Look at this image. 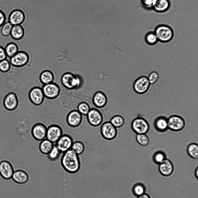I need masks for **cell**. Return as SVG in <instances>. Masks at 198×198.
Masks as SVG:
<instances>
[{"label": "cell", "instance_id": "obj_39", "mask_svg": "<svg viewBox=\"0 0 198 198\" xmlns=\"http://www.w3.org/2000/svg\"><path fill=\"white\" fill-rule=\"evenodd\" d=\"M11 64L7 58L0 61V71L2 73L8 72L10 69Z\"/></svg>", "mask_w": 198, "mask_h": 198}, {"label": "cell", "instance_id": "obj_18", "mask_svg": "<svg viewBox=\"0 0 198 198\" xmlns=\"http://www.w3.org/2000/svg\"><path fill=\"white\" fill-rule=\"evenodd\" d=\"M47 128L44 124L38 123L32 127L31 134L34 139L41 141L46 138Z\"/></svg>", "mask_w": 198, "mask_h": 198}, {"label": "cell", "instance_id": "obj_7", "mask_svg": "<svg viewBox=\"0 0 198 198\" xmlns=\"http://www.w3.org/2000/svg\"><path fill=\"white\" fill-rule=\"evenodd\" d=\"M100 131L102 137L107 140H114L118 135L117 129L110 121L104 122L101 125Z\"/></svg>", "mask_w": 198, "mask_h": 198}, {"label": "cell", "instance_id": "obj_40", "mask_svg": "<svg viewBox=\"0 0 198 198\" xmlns=\"http://www.w3.org/2000/svg\"><path fill=\"white\" fill-rule=\"evenodd\" d=\"M147 77L150 84L154 85L158 81L160 75L158 72L154 71L150 73Z\"/></svg>", "mask_w": 198, "mask_h": 198}, {"label": "cell", "instance_id": "obj_9", "mask_svg": "<svg viewBox=\"0 0 198 198\" xmlns=\"http://www.w3.org/2000/svg\"><path fill=\"white\" fill-rule=\"evenodd\" d=\"M131 127L133 131L137 134H146L149 130L150 126L145 119L138 116L132 121Z\"/></svg>", "mask_w": 198, "mask_h": 198}, {"label": "cell", "instance_id": "obj_28", "mask_svg": "<svg viewBox=\"0 0 198 198\" xmlns=\"http://www.w3.org/2000/svg\"><path fill=\"white\" fill-rule=\"evenodd\" d=\"M54 144L46 138L41 141L39 145V150L43 154L47 155L51 151Z\"/></svg>", "mask_w": 198, "mask_h": 198}, {"label": "cell", "instance_id": "obj_17", "mask_svg": "<svg viewBox=\"0 0 198 198\" xmlns=\"http://www.w3.org/2000/svg\"><path fill=\"white\" fill-rule=\"evenodd\" d=\"M92 103L94 107L99 109H102L108 104V100L107 95L103 92L98 91L92 97Z\"/></svg>", "mask_w": 198, "mask_h": 198}, {"label": "cell", "instance_id": "obj_4", "mask_svg": "<svg viewBox=\"0 0 198 198\" xmlns=\"http://www.w3.org/2000/svg\"><path fill=\"white\" fill-rule=\"evenodd\" d=\"M154 32L159 42L167 43L173 39L174 33L173 29L169 26L164 24L158 25L155 27Z\"/></svg>", "mask_w": 198, "mask_h": 198}, {"label": "cell", "instance_id": "obj_21", "mask_svg": "<svg viewBox=\"0 0 198 198\" xmlns=\"http://www.w3.org/2000/svg\"><path fill=\"white\" fill-rule=\"evenodd\" d=\"M12 178L15 182L22 185L28 181L29 176L26 171L20 169L14 171Z\"/></svg>", "mask_w": 198, "mask_h": 198}, {"label": "cell", "instance_id": "obj_32", "mask_svg": "<svg viewBox=\"0 0 198 198\" xmlns=\"http://www.w3.org/2000/svg\"><path fill=\"white\" fill-rule=\"evenodd\" d=\"M188 155L192 158L196 159L198 158V145L195 143L190 144L187 148Z\"/></svg>", "mask_w": 198, "mask_h": 198}, {"label": "cell", "instance_id": "obj_37", "mask_svg": "<svg viewBox=\"0 0 198 198\" xmlns=\"http://www.w3.org/2000/svg\"><path fill=\"white\" fill-rule=\"evenodd\" d=\"M13 25L9 21L6 22L1 27V33L4 36L10 35Z\"/></svg>", "mask_w": 198, "mask_h": 198}, {"label": "cell", "instance_id": "obj_31", "mask_svg": "<svg viewBox=\"0 0 198 198\" xmlns=\"http://www.w3.org/2000/svg\"><path fill=\"white\" fill-rule=\"evenodd\" d=\"M71 149L79 156L83 154L86 150V146L84 143L80 141L74 142Z\"/></svg>", "mask_w": 198, "mask_h": 198}, {"label": "cell", "instance_id": "obj_23", "mask_svg": "<svg viewBox=\"0 0 198 198\" xmlns=\"http://www.w3.org/2000/svg\"><path fill=\"white\" fill-rule=\"evenodd\" d=\"M171 6L170 0H154L152 9L157 12L162 13L168 10Z\"/></svg>", "mask_w": 198, "mask_h": 198}, {"label": "cell", "instance_id": "obj_29", "mask_svg": "<svg viewBox=\"0 0 198 198\" xmlns=\"http://www.w3.org/2000/svg\"><path fill=\"white\" fill-rule=\"evenodd\" d=\"M110 122L116 128H119L123 127L126 123V120L123 116L116 115L110 119Z\"/></svg>", "mask_w": 198, "mask_h": 198}, {"label": "cell", "instance_id": "obj_1", "mask_svg": "<svg viewBox=\"0 0 198 198\" xmlns=\"http://www.w3.org/2000/svg\"><path fill=\"white\" fill-rule=\"evenodd\" d=\"M61 91L59 97L63 107L69 111L77 109L78 104L81 102H87L91 108L94 107L92 102V97L81 94L75 90H69L65 88Z\"/></svg>", "mask_w": 198, "mask_h": 198}, {"label": "cell", "instance_id": "obj_26", "mask_svg": "<svg viewBox=\"0 0 198 198\" xmlns=\"http://www.w3.org/2000/svg\"><path fill=\"white\" fill-rule=\"evenodd\" d=\"M55 78V75L53 72L48 69L43 71L39 76L40 82L43 85L54 82Z\"/></svg>", "mask_w": 198, "mask_h": 198}, {"label": "cell", "instance_id": "obj_36", "mask_svg": "<svg viewBox=\"0 0 198 198\" xmlns=\"http://www.w3.org/2000/svg\"><path fill=\"white\" fill-rule=\"evenodd\" d=\"M136 140L138 143L143 146H146L150 142L148 136L145 134H137Z\"/></svg>", "mask_w": 198, "mask_h": 198}, {"label": "cell", "instance_id": "obj_30", "mask_svg": "<svg viewBox=\"0 0 198 198\" xmlns=\"http://www.w3.org/2000/svg\"><path fill=\"white\" fill-rule=\"evenodd\" d=\"M144 41L146 44L150 46L156 45L159 42L154 32L152 31L146 33L144 36Z\"/></svg>", "mask_w": 198, "mask_h": 198}, {"label": "cell", "instance_id": "obj_35", "mask_svg": "<svg viewBox=\"0 0 198 198\" xmlns=\"http://www.w3.org/2000/svg\"><path fill=\"white\" fill-rule=\"evenodd\" d=\"M146 190V187L143 184L137 183L133 186L132 191L134 195L138 197L144 194Z\"/></svg>", "mask_w": 198, "mask_h": 198}, {"label": "cell", "instance_id": "obj_8", "mask_svg": "<svg viewBox=\"0 0 198 198\" xmlns=\"http://www.w3.org/2000/svg\"><path fill=\"white\" fill-rule=\"evenodd\" d=\"M151 85L147 77L142 75L135 80L133 84V88L136 93L143 94L149 91Z\"/></svg>", "mask_w": 198, "mask_h": 198}, {"label": "cell", "instance_id": "obj_33", "mask_svg": "<svg viewBox=\"0 0 198 198\" xmlns=\"http://www.w3.org/2000/svg\"><path fill=\"white\" fill-rule=\"evenodd\" d=\"M61 154L55 144L51 151L47 155V157L49 161H54L59 158Z\"/></svg>", "mask_w": 198, "mask_h": 198}, {"label": "cell", "instance_id": "obj_19", "mask_svg": "<svg viewBox=\"0 0 198 198\" xmlns=\"http://www.w3.org/2000/svg\"><path fill=\"white\" fill-rule=\"evenodd\" d=\"M26 17L25 13L23 10L17 9L10 13L9 16L8 21L13 26L21 25L25 21Z\"/></svg>", "mask_w": 198, "mask_h": 198}, {"label": "cell", "instance_id": "obj_10", "mask_svg": "<svg viewBox=\"0 0 198 198\" xmlns=\"http://www.w3.org/2000/svg\"><path fill=\"white\" fill-rule=\"evenodd\" d=\"M28 96L31 102L37 106L41 105L45 98L42 88L38 86L34 87L30 89Z\"/></svg>", "mask_w": 198, "mask_h": 198}, {"label": "cell", "instance_id": "obj_12", "mask_svg": "<svg viewBox=\"0 0 198 198\" xmlns=\"http://www.w3.org/2000/svg\"><path fill=\"white\" fill-rule=\"evenodd\" d=\"M168 129L174 132H179L185 127V121L181 117L173 115L167 118Z\"/></svg>", "mask_w": 198, "mask_h": 198}, {"label": "cell", "instance_id": "obj_45", "mask_svg": "<svg viewBox=\"0 0 198 198\" xmlns=\"http://www.w3.org/2000/svg\"><path fill=\"white\" fill-rule=\"evenodd\" d=\"M195 175L196 178L198 179V168H196L195 171Z\"/></svg>", "mask_w": 198, "mask_h": 198}, {"label": "cell", "instance_id": "obj_22", "mask_svg": "<svg viewBox=\"0 0 198 198\" xmlns=\"http://www.w3.org/2000/svg\"><path fill=\"white\" fill-rule=\"evenodd\" d=\"M159 165V170L162 175L167 177L172 174L174 170V165L169 159L166 158Z\"/></svg>", "mask_w": 198, "mask_h": 198}, {"label": "cell", "instance_id": "obj_25", "mask_svg": "<svg viewBox=\"0 0 198 198\" xmlns=\"http://www.w3.org/2000/svg\"><path fill=\"white\" fill-rule=\"evenodd\" d=\"M154 126L156 130L159 132H166L168 129L167 118L163 116L157 117L154 121Z\"/></svg>", "mask_w": 198, "mask_h": 198}, {"label": "cell", "instance_id": "obj_27", "mask_svg": "<svg viewBox=\"0 0 198 198\" xmlns=\"http://www.w3.org/2000/svg\"><path fill=\"white\" fill-rule=\"evenodd\" d=\"M4 48L7 56L9 58L19 51L18 45L15 42L13 41L8 43Z\"/></svg>", "mask_w": 198, "mask_h": 198}, {"label": "cell", "instance_id": "obj_6", "mask_svg": "<svg viewBox=\"0 0 198 198\" xmlns=\"http://www.w3.org/2000/svg\"><path fill=\"white\" fill-rule=\"evenodd\" d=\"M86 116L88 123L92 127H98L103 123V115L99 109L95 107L91 108Z\"/></svg>", "mask_w": 198, "mask_h": 198}, {"label": "cell", "instance_id": "obj_20", "mask_svg": "<svg viewBox=\"0 0 198 198\" xmlns=\"http://www.w3.org/2000/svg\"><path fill=\"white\" fill-rule=\"evenodd\" d=\"M14 172L13 168L9 161L3 160L0 163V174L3 178L6 179L11 178Z\"/></svg>", "mask_w": 198, "mask_h": 198}, {"label": "cell", "instance_id": "obj_44", "mask_svg": "<svg viewBox=\"0 0 198 198\" xmlns=\"http://www.w3.org/2000/svg\"><path fill=\"white\" fill-rule=\"evenodd\" d=\"M137 198H151V197L145 193L142 195L137 197Z\"/></svg>", "mask_w": 198, "mask_h": 198}, {"label": "cell", "instance_id": "obj_13", "mask_svg": "<svg viewBox=\"0 0 198 198\" xmlns=\"http://www.w3.org/2000/svg\"><path fill=\"white\" fill-rule=\"evenodd\" d=\"M83 116L77 109L69 111L66 117V122L70 127L75 128L80 126L83 121Z\"/></svg>", "mask_w": 198, "mask_h": 198}, {"label": "cell", "instance_id": "obj_11", "mask_svg": "<svg viewBox=\"0 0 198 198\" xmlns=\"http://www.w3.org/2000/svg\"><path fill=\"white\" fill-rule=\"evenodd\" d=\"M30 60L28 53L23 51H19L10 58L11 65L16 67H21L27 65Z\"/></svg>", "mask_w": 198, "mask_h": 198}, {"label": "cell", "instance_id": "obj_2", "mask_svg": "<svg viewBox=\"0 0 198 198\" xmlns=\"http://www.w3.org/2000/svg\"><path fill=\"white\" fill-rule=\"evenodd\" d=\"M61 163L64 170L70 174L77 172L81 167L79 156L71 149L63 153Z\"/></svg>", "mask_w": 198, "mask_h": 198}, {"label": "cell", "instance_id": "obj_43", "mask_svg": "<svg viewBox=\"0 0 198 198\" xmlns=\"http://www.w3.org/2000/svg\"><path fill=\"white\" fill-rule=\"evenodd\" d=\"M6 17L4 13L1 11L0 10V27L6 22Z\"/></svg>", "mask_w": 198, "mask_h": 198}, {"label": "cell", "instance_id": "obj_34", "mask_svg": "<svg viewBox=\"0 0 198 198\" xmlns=\"http://www.w3.org/2000/svg\"><path fill=\"white\" fill-rule=\"evenodd\" d=\"M91 108L88 103L86 102L82 101L78 104L77 109L83 116H86Z\"/></svg>", "mask_w": 198, "mask_h": 198}, {"label": "cell", "instance_id": "obj_38", "mask_svg": "<svg viewBox=\"0 0 198 198\" xmlns=\"http://www.w3.org/2000/svg\"><path fill=\"white\" fill-rule=\"evenodd\" d=\"M152 158L155 163L159 164L166 158V155L163 152L158 151L155 153Z\"/></svg>", "mask_w": 198, "mask_h": 198}, {"label": "cell", "instance_id": "obj_24", "mask_svg": "<svg viewBox=\"0 0 198 198\" xmlns=\"http://www.w3.org/2000/svg\"><path fill=\"white\" fill-rule=\"evenodd\" d=\"M25 34V29L22 25H13L10 35L14 40L19 41L22 39Z\"/></svg>", "mask_w": 198, "mask_h": 198}, {"label": "cell", "instance_id": "obj_15", "mask_svg": "<svg viewBox=\"0 0 198 198\" xmlns=\"http://www.w3.org/2000/svg\"><path fill=\"white\" fill-rule=\"evenodd\" d=\"M74 142L73 138L71 135L65 134H63L55 145L63 154L71 149Z\"/></svg>", "mask_w": 198, "mask_h": 198}, {"label": "cell", "instance_id": "obj_5", "mask_svg": "<svg viewBox=\"0 0 198 198\" xmlns=\"http://www.w3.org/2000/svg\"><path fill=\"white\" fill-rule=\"evenodd\" d=\"M41 88L45 98L49 100L58 98L61 91L60 86L54 82L43 85Z\"/></svg>", "mask_w": 198, "mask_h": 198}, {"label": "cell", "instance_id": "obj_42", "mask_svg": "<svg viewBox=\"0 0 198 198\" xmlns=\"http://www.w3.org/2000/svg\"><path fill=\"white\" fill-rule=\"evenodd\" d=\"M4 48L0 45V61L7 58Z\"/></svg>", "mask_w": 198, "mask_h": 198}, {"label": "cell", "instance_id": "obj_41", "mask_svg": "<svg viewBox=\"0 0 198 198\" xmlns=\"http://www.w3.org/2000/svg\"><path fill=\"white\" fill-rule=\"evenodd\" d=\"M154 0H141V2L143 7L145 9L150 10L152 9V7Z\"/></svg>", "mask_w": 198, "mask_h": 198}, {"label": "cell", "instance_id": "obj_16", "mask_svg": "<svg viewBox=\"0 0 198 198\" xmlns=\"http://www.w3.org/2000/svg\"><path fill=\"white\" fill-rule=\"evenodd\" d=\"M19 104L18 98L14 92H10L5 96L3 101L5 108L7 110L13 111L18 107Z\"/></svg>", "mask_w": 198, "mask_h": 198}, {"label": "cell", "instance_id": "obj_3", "mask_svg": "<svg viewBox=\"0 0 198 198\" xmlns=\"http://www.w3.org/2000/svg\"><path fill=\"white\" fill-rule=\"evenodd\" d=\"M61 82L63 87L69 90L78 89L82 82L79 76L69 72H66L62 75Z\"/></svg>", "mask_w": 198, "mask_h": 198}, {"label": "cell", "instance_id": "obj_14", "mask_svg": "<svg viewBox=\"0 0 198 198\" xmlns=\"http://www.w3.org/2000/svg\"><path fill=\"white\" fill-rule=\"evenodd\" d=\"M63 134L62 129L60 126L52 124L47 128L46 138L55 144Z\"/></svg>", "mask_w": 198, "mask_h": 198}]
</instances>
